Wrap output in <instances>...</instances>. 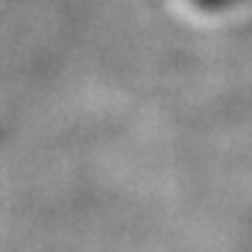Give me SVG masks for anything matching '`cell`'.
Returning <instances> with one entry per match:
<instances>
[]
</instances>
